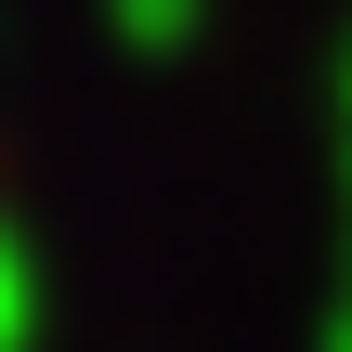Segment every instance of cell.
Wrapping results in <instances>:
<instances>
[{"label":"cell","instance_id":"1","mask_svg":"<svg viewBox=\"0 0 352 352\" xmlns=\"http://www.w3.org/2000/svg\"><path fill=\"white\" fill-rule=\"evenodd\" d=\"M196 26H209V0H104V39H118L131 65H170V52H196Z\"/></svg>","mask_w":352,"mask_h":352},{"label":"cell","instance_id":"2","mask_svg":"<svg viewBox=\"0 0 352 352\" xmlns=\"http://www.w3.org/2000/svg\"><path fill=\"white\" fill-rule=\"evenodd\" d=\"M39 327H52V274H39V248L0 222V352H39Z\"/></svg>","mask_w":352,"mask_h":352},{"label":"cell","instance_id":"3","mask_svg":"<svg viewBox=\"0 0 352 352\" xmlns=\"http://www.w3.org/2000/svg\"><path fill=\"white\" fill-rule=\"evenodd\" d=\"M314 352H352V287L327 300V340H314Z\"/></svg>","mask_w":352,"mask_h":352},{"label":"cell","instance_id":"4","mask_svg":"<svg viewBox=\"0 0 352 352\" xmlns=\"http://www.w3.org/2000/svg\"><path fill=\"white\" fill-rule=\"evenodd\" d=\"M340 104H352V52H340Z\"/></svg>","mask_w":352,"mask_h":352}]
</instances>
